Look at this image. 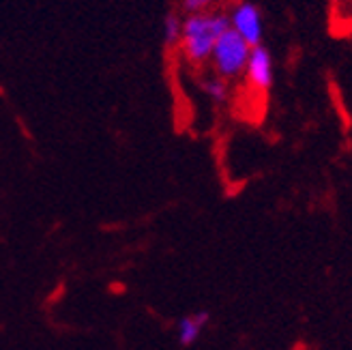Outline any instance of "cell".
I'll return each instance as SVG.
<instances>
[{
  "mask_svg": "<svg viewBox=\"0 0 352 350\" xmlns=\"http://www.w3.org/2000/svg\"><path fill=\"white\" fill-rule=\"evenodd\" d=\"M213 5V0H183V9L189 15H198V13H206V9Z\"/></svg>",
  "mask_w": 352,
  "mask_h": 350,
  "instance_id": "ba28073f",
  "label": "cell"
},
{
  "mask_svg": "<svg viewBox=\"0 0 352 350\" xmlns=\"http://www.w3.org/2000/svg\"><path fill=\"white\" fill-rule=\"evenodd\" d=\"M228 20H230V28L250 47L262 45V30H264L262 28V15H260V9L254 3L243 0V3H239L232 9V13L228 15Z\"/></svg>",
  "mask_w": 352,
  "mask_h": 350,
  "instance_id": "3957f363",
  "label": "cell"
},
{
  "mask_svg": "<svg viewBox=\"0 0 352 350\" xmlns=\"http://www.w3.org/2000/svg\"><path fill=\"white\" fill-rule=\"evenodd\" d=\"M202 91L206 93V97L210 101L223 103V101H228V95H230V86H228V82L223 78L215 76V78H206L202 82Z\"/></svg>",
  "mask_w": 352,
  "mask_h": 350,
  "instance_id": "8992f818",
  "label": "cell"
},
{
  "mask_svg": "<svg viewBox=\"0 0 352 350\" xmlns=\"http://www.w3.org/2000/svg\"><path fill=\"white\" fill-rule=\"evenodd\" d=\"M245 78H248V84L258 93H267L271 91L275 74H273V56L271 52L264 45H256L250 52L248 65H245Z\"/></svg>",
  "mask_w": 352,
  "mask_h": 350,
  "instance_id": "277c9868",
  "label": "cell"
},
{
  "mask_svg": "<svg viewBox=\"0 0 352 350\" xmlns=\"http://www.w3.org/2000/svg\"><path fill=\"white\" fill-rule=\"evenodd\" d=\"M230 28V20L223 13H198L183 20L181 45L189 63L202 65L210 58L215 41Z\"/></svg>",
  "mask_w": 352,
  "mask_h": 350,
  "instance_id": "6da1fadb",
  "label": "cell"
},
{
  "mask_svg": "<svg viewBox=\"0 0 352 350\" xmlns=\"http://www.w3.org/2000/svg\"><path fill=\"white\" fill-rule=\"evenodd\" d=\"M208 322H210L208 309H196V311L183 314V316L176 320V342H179L183 348L193 346L202 338Z\"/></svg>",
  "mask_w": 352,
  "mask_h": 350,
  "instance_id": "5b68a950",
  "label": "cell"
},
{
  "mask_svg": "<svg viewBox=\"0 0 352 350\" xmlns=\"http://www.w3.org/2000/svg\"><path fill=\"white\" fill-rule=\"evenodd\" d=\"M181 32H183V20L176 15H168L164 20V39L168 45H174L181 41Z\"/></svg>",
  "mask_w": 352,
  "mask_h": 350,
  "instance_id": "52a82bcc",
  "label": "cell"
},
{
  "mask_svg": "<svg viewBox=\"0 0 352 350\" xmlns=\"http://www.w3.org/2000/svg\"><path fill=\"white\" fill-rule=\"evenodd\" d=\"M250 52H252V47L245 43L232 28H228L215 41L208 61L213 63L215 74L228 82V80H234V78L243 76L245 65H248V58H250Z\"/></svg>",
  "mask_w": 352,
  "mask_h": 350,
  "instance_id": "7a4b0ae2",
  "label": "cell"
}]
</instances>
